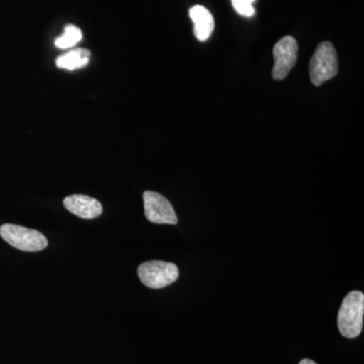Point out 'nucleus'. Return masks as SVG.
<instances>
[{
	"instance_id": "nucleus-1",
	"label": "nucleus",
	"mask_w": 364,
	"mask_h": 364,
	"mask_svg": "<svg viewBox=\"0 0 364 364\" xmlns=\"http://www.w3.org/2000/svg\"><path fill=\"white\" fill-rule=\"evenodd\" d=\"M364 294L350 291L345 296L338 313V329L345 338L354 339L360 335L363 327Z\"/></svg>"
},
{
	"instance_id": "nucleus-2",
	"label": "nucleus",
	"mask_w": 364,
	"mask_h": 364,
	"mask_svg": "<svg viewBox=\"0 0 364 364\" xmlns=\"http://www.w3.org/2000/svg\"><path fill=\"white\" fill-rule=\"evenodd\" d=\"M311 81L314 85L320 86L338 74V57L334 46L330 42L318 45L310 61Z\"/></svg>"
},
{
	"instance_id": "nucleus-3",
	"label": "nucleus",
	"mask_w": 364,
	"mask_h": 364,
	"mask_svg": "<svg viewBox=\"0 0 364 364\" xmlns=\"http://www.w3.org/2000/svg\"><path fill=\"white\" fill-rule=\"evenodd\" d=\"M0 236L9 245L26 252H38L48 246V239L45 235L37 230L18 225H2L0 226Z\"/></svg>"
},
{
	"instance_id": "nucleus-4",
	"label": "nucleus",
	"mask_w": 364,
	"mask_h": 364,
	"mask_svg": "<svg viewBox=\"0 0 364 364\" xmlns=\"http://www.w3.org/2000/svg\"><path fill=\"white\" fill-rule=\"evenodd\" d=\"M138 275L146 287L159 289L176 282L179 270L174 263L153 260L142 263L138 268Z\"/></svg>"
},
{
	"instance_id": "nucleus-5",
	"label": "nucleus",
	"mask_w": 364,
	"mask_h": 364,
	"mask_svg": "<svg viewBox=\"0 0 364 364\" xmlns=\"http://www.w3.org/2000/svg\"><path fill=\"white\" fill-rule=\"evenodd\" d=\"M274 66L272 77L274 80H284L296 65L298 60V42L291 36L282 38L273 48Z\"/></svg>"
},
{
	"instance_id": "nucleus-6",
	"label": "nucleus",
	"mask_w": 364,
	"mask_h": 364,
	"mask_svg": "<svg viewBox=\"0 0 364 364\" xmlns=\"http://www.w3.org/2000/svg\"><path fill=\"white\" fill-rule=\"evenodd\" d=\"M144 208L148 221L155 224L176 225L178 218L171 203L165 196L147 191L143 195Z\"/></svg>"
},
{
	"instance_id": "nucleus-7",
	"label": "nucleus",
	"mask_w": 364,
	"mask_h": 364,
	"mask_svg": "<svg viewBox=\"0 0 364 364\" xmlns=\"http://www.w3.org/2000/svg\"><path fill=\"white\" fill-rule=\"evenodd\" d=\"M63 203L67 210L81 219H95L102 213V203L98 202L97 198L88 196H69L64 200Z\"/></svg>"
},
{
	"instance_id": "nucleus-8",
	"label": "nucleus",
	"mask_w": 364,
	"mask_h": 364,
	"mask_svg": "<svg viewBox=\"0 0 364 364\" xmlns=\"http://www.w3.org/2000/svg\"><path fill=\"white\" fill-rule=\"evenodd\" d=\"M189 16L195 23L196 39L207 41L215 28V21L208 9L202 6H196L189 9Z\"/></svg>"
},
{
	"instance_id": "nucleus-9",
	"label": "nucleus",
	"mask_w": 364,
	"mask_h": 364,
	"mask_svg": "<svg viewBox=\"0 0 364 364\" xmlns=\"http://www.w3.org/2000/svg\"><path fill=\"white\" fill-rule=\"evenodd\" d=\"M90 50L82 48L71 50L57 58L56 65L59 68L70 71L83 68L90 63Z\"/></svg>"
},
{
	"instance_id": "nucleus-10",
	"label": "nucleus",
	"mask_w": 364,
	"mask_h": 364,
	"mask_svg": "<svg viewBox=\"0 0 364 364\" xmlns=\"http://www.w3.org/2000/svg\"><path fill=\"white\" fill-rule=\"evenodd\" d=\"M82 40V32L76 26L68 25L64 28L63 35L55 41V45L60 49H69L77 45Z\"/></svg>"
},
{
	"instance_id": "nucleus-11",
	"label": "nucleus",
	"mask_w": 364,
	"mask_h": 364,
	"mask_svg": "<svg viewBox=\"0 0 364 364\" xmlns=\"http://www.w3.org/2000/svg\"><path fill=\"white\" fill-rule=\"evenodd\" d=\"M255 1L256 0H232V4L237 13L246 18H250L255 13L252 6L253 2Z\"/></svg>"
},
{
	"instance_id": "nucleus-12",
	"label": "nucleus",
	"mask_w": 364,
	"mask_h": 364,
	"mask_svg": "<svg viewBox=\"0 0 364 364\" xmlns=\"http://www.w3.org/2000/svg\"><path fill=\"white\" fill-rule=\"evenodd\" d=\"M299 364H317L316 363H314L313 360H311V359H303V360L299 363Z\"/></svg>"
}]
</instances>
